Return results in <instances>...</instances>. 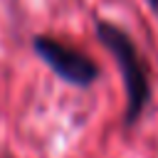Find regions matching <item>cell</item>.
<instances>
[{
	"mask_svg": "<svg viewBox=\"0 0 158 158\" xmlns=\"http://www.w3.org/2000/svg\"><path fill=\"white\" fill-rule=\"evenodd\" d=\"M146 5H148V10L158 17V0H146Z\"/></svg>",
	"mask_w": 158,
	"mask_h": 158,
	"instance_id": "cell-3",
	"label": "cell"
},
{
	"mask_svg": "<svg viewBox=\"0 0 158 158\" xmlns=\"http://www.w3.org/2000/svg\"><path fill=\"white\" fill-rule=\"evenodd\" d=\"M32 52L49 67V72L77 89H89L101 79V67L81 49L64 44L57 37L49 35H35L32 37Z\"/></svg>",
	"mask_w": 158,
	"mask_h": 158,
	"instance_id": "cell-2",
	"label": "cell"
},
{
	"mask_svg": "<svg viewBox=\"0 0 158 158\" xmlns=\"http://www.w3.org/2000/svg\"><path fill=\"white\" fill-rule=\"evenodd\" d=\"M94 35L101 42V47L114 57V62L121 72V81H123V91H126L123 126H133L143 116V111H146V106L153 96L151 79H148V67H146L133 37L123 27L96 17L94 20Z\"/></svg>",
	"mask_w": 158,
	"mask_h": 158,
	"instance_id": "cell-1",
	"label": "cell"
}]
</instances>
